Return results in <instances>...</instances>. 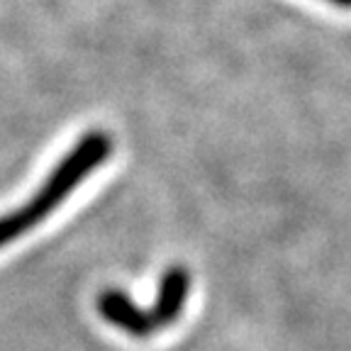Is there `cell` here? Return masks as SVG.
Returning a JSON list of instances; mask_svg holds the SVG:
<instances>
[{
    "label": "cell",
    "instance_id": "6da1fadb",
    "mask_svg": "<svg viewBox=\"0 0 351 351\" xmlns=\"http://www.w3.org/2000/svg\"><path fill=\"white\" fill-rule=\"evenodd\" d=\"M110 152H112V139H110L108 132H86L66 152L64 159L51 169L47 181L42 183V188L29 197L27 203L22 208L0 215V249L25 237L32 227H37L39 222L49 217L69 197V193L86 181L90 171H95L108 161Z\"/></svg>",
    "mask_w": 351,
    "mask_h": 351
},
{
    "label": "cell",
    "instance_id": "277c9868",
    "mask_svg": "<svg viewBox=\"0 0 351 351\" xmlns=\"http://www.w3.org/2000/svg\"><path fill=\"white\" fill-rule=\"evenodd\" d=\"M344 5H346V8H351V0H344Z\"/></svg>",
    "mask_w": 351,
    "mask_h": 351
},
{
    "label": "cell",
    "instance_id": "7a4b0ae2",
    "mask_svg": "<svg viewBox=\"0 0 351 351\" xmlns=\"http://www.w3.org/2000/svg\"><path fill=\"white\" fill-rule=\"evenodd\" d=\"M188 291H191V274L186 266H169L161 276L159 295L149 310L134 305L130 295L125 291H117V288H108L100 293L95 307L108 324L122 329L130 337L147 339L152 335H159L161 329L171 327L181 317L188 300Z\"/></svg>",
    "mask_w": 351,
    "mask_h": 351
},
{
    "label": "cell",
    "instance_id": "3957f363",
    "mask_svg": "<svg viewBox=\"0 0 351 351\" xmlns=\"http://www.w3.org/2000/svg\"><path fill=\"white\" fill-rule=\"evenodd\" d=\"M327 3H332V5H339V8H346L344 0H327Z\"/></svg>",
    "mask_w": 351,
    "mask_h": 351
}]
</instances>
